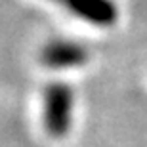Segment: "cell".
Returning <instances> with one entry per match:
<instances>
[{"mask_svg":"<svg viewBox=\"0 0 147 147\" xmlns=\"http://www.w3.org/2000/svg\"><path fill=\"white\" fill-rule=\"evenodd\" d=\"M73 90L65 84H50L44 92V128L50 136L61 138L71 130Z\"/></svg>","mask_w":147,"mask_h":147,"instance_id":"1","label":"cell"},{"mask_svg":"<svg viewBox=\"0 0 147 147\" xmlns=\"http://www.w3.org/2000/svg\"><path fill=\"white\" fill-rule=\"evenodd\" d=\"M61 6L63 10L71 11L73 16L80 17L98 27H109L117 21V6L111 0H50Z\"/></svg>","mask_w":147,"mask_h":147,"instance_id":"2","label":"cell"},{"mask_svg":"<svg viewBox=\"0 0 147 147\" xmlns=\"http://www.w3.org/2000/svg\"><path fill=\"white\" fill-rule=\"evenodd\" d=\"M86 57V50L71 40H52L40 52V61L44 63V67L55 71L80 67Z\"/></svg>","mask_w":147,"mask_h":147,"instance_id":"3","label":"cell"}]
</instances>
